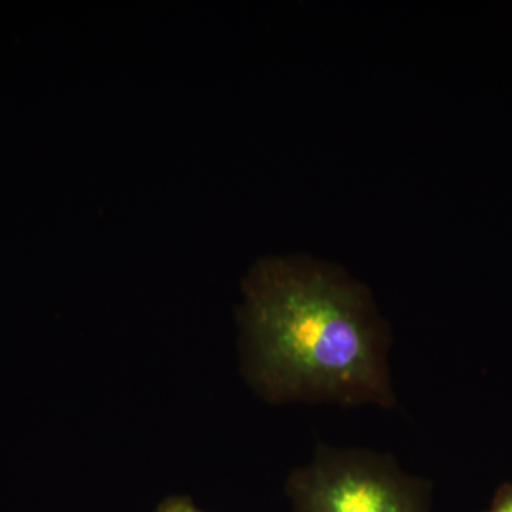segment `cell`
<instances>
[{"instance_id":"obj_4","label":"cell","mask_w":512,"mask_h":512,"mask_svg":"<svg viewBox=\"0 0 512 512\" xmlns=\"http://www.w3.org/2000/svg\"><path fill=\"white\" fill-rule=\"evenodd\" d=\"M156 512H202L188 498H167Z\"/></svg>"},{"instance_id":"obj_2","label":"cell","mask_w":512,"mask_h":512,"mask_svg":"<svg viewBox=\"0 0 512 512\" xmlns=\"http://www.w3.org/2000/svg\"><path fill=\"white\" fill-rule=\"evenodd\" d=\"M289 494L296 512H430L426 485L366 451L322 448Z\"/></svg>"},{"instance_id":"obj_3","label":"cell","mask_w":512,"mask_h":512,"mask_svg":"<svg viewBox=\"0 0 512 512\" xmlns=\"http://www.w3.org/2000/svg\"><path fill=\"white\" fill-rule=\"evenodd\" d=\"M484 512H512V484H504L494 495L493 504Z\"/></svg>"},{"instance_id":"obj_1","label":"cell","mask_w":512,"mask_h":512,"mask_svg":"<svg viewBox=\"0 0 512 512\" xmlns=\"http://www.w3.org/2000/svg\"><path fill=\"white\" fill-rule=\"evenodd\" d=\"M247 293L256 376L274 399L393 403L386 333L362 289L274 261L255 269Z\"/></svg>"}]
</instances>
